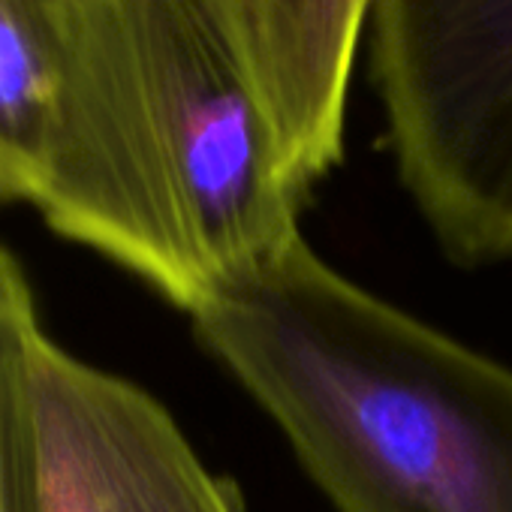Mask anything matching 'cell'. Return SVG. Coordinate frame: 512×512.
<instances>
[{
  "label": "cell",
  "mask_w": 512,
  "mask_h": 512,
  "mask_svg": "<svg viewBox=\"0 0 512 512\" xmlns=\"http://www.w3.org/2000/svg\"><path fill=\"white\" fill-rule=\"evenodd\" d=\"M46 223L193 317L302 241L272 0H58Z\"/></svg>",
  "instance_id": "6da1fadb"
},
{
  "label": "cell",
  "mask_w": 512,
  "mask_h": 512,
  "mask_svg": "<svg viewBox=\"0 0 512 512\" xmlns=\"http://www.w3.org/2000/svg\"><path fill=\"white\" fill-rule=\"evenodd\" d=\"M190 320L338 512H512V371L305 238Z\"/></svg>",
  "instance_id": "7a4b0ae2"
},
{
  "label": "cell",
  "mask_w": 512,
  "mask_h": 512,
  "mask_svg": "<svg viewBox=\"0 0 512 512\" xmlns=\"http://www.w3.org/2000/svg\"><path fill=\"white\" fill-rule=\"evenodd\" d=\"M368 58L440 250L467 269L512 260V0H374Z\"/></svg>",
  "instance_id": "3957f363"
},
{
  "label": "cell",
  "mask_w": 512,
  "mask_h": 512,
  "mask_svg": "<svg viewBox=\"0 0 512 512\" xmlns=\"http://www.w3.org/2000/svg\"><path fill=\"white\" fill-rule=\"evenodd\" d=\"M43 335L31 284L0 244V512H43L34 422V350Z\"/></svg>",
  "instance_id": "52a82bcc"
},
{
  "label": "cell",
  "mask_w": 512,
  "mask_h": 512,
  "mask_svg": "<svg viewBox=\"0 0 512 512\" xmlns=\"http://www.w3.org/2000/svg\"><path fill=\"white\" fill-rule=\"evenodd\" d=\"M64 139L58 0H0V202L46 211Z\"/></svg>",
  "instance_id": "5b68a950"
},
{
  "label": "cell",
  "mask_w": 512,
  "mask_h": 512,
  "mask_svg": "<svg viewBox=\"0 0 512 512\" xmlns=\"http://www.w3.org/2000/svg\"><path fill=\"white\" fill-rule=\"evenodd\" d=\"M371 10L374 0H272L290 136L311 184L344 160L347 97Z\"/></svg>",
  "instance_id": "8992f818"
},
{
  "label": "cell",
  "mask_w": 512,
  "mask_h": 512,
  "mask_svg": "<svg viewBox=\"0 0 512 512\" xmlns=\"http://www.w3.org/2000/svg\"><path fill=\"white\" fill-rule=\"evenodd\" d=\"M43 512H241L169 410L46 332L34 350Z\"/></svg>",
  "instance_id": "277c9868"
}]
</instances>
